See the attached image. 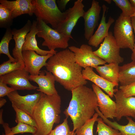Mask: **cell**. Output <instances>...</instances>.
<instances>
[{
	"instance_id": "obj_1",
	"label": "cell",
	"mask_w": 135,
	"mask_h": 135,
	"mask_svg": "<svg viewBox=\"0 0 135 135\" xmlns=\"http://www.w3.org/2000/svg\"><path fill=\"white\" fill-rule=\"evenodd\" d=\"M45 66L47 70L54 75L56 81L68 90L87 83L83 78L82 67L76 62L74 53L69 49L53 55Z\"/></svg>"
},
{
	"instance_id": "obj_2",
	"label": "cell",
	"mask_w": 135,
	"mask_h": 135,
	"mask_svg": "<svg viewBox=\"0 0 135 135\" xmlns=\"http://www.w3.org/2000/svg\"><path fill=\"white\" fill-rule=\"evenodd\" d=\"M71 91V99L64 113L72 120L75 131L92 118L98 104L96 94L90 88L82 85Z\"/></svg>"
},
{
	"instance_id": "obj_3",
	"label": "cell",
	"mask_w": 135,
	"mask_h": 135,
	"mask_svg": "<svg viewBox=\"0 0 135 135\" xmlns=\"http://www.w3.org/2000/svg\"><path fill=\"white\" fill-rule=\"evenodd\" d=\"M61 102L58 94L48 95L42 92L32 114L37 126L33 135H48L54 124L60 122Z\"/></svg>"
},
{
	"instance_id": "obj_4",
	"label": "cell",
	"mask_w": 135,
	"mask_h": 135,
	"mask_svg": "<svg viewBox=\"0 0 135 135\" xmlns=\"http://www.w3.org/2000/svg\"><path fill=\"white\" fill-rule=\"evenodd\" d=\"M34 7V14L37 18L50 24L56 30L59 24L65 18V12L59 9L56 0H32Z\"/></svg>"
},
{
	"instance_id": "obj_5",
	"label": "cell",
	"mask_w": 135,
	"mask_h": 135,
	"mask_svg": "<svg viewBox=\"0 0 135 135\" xmlns=\"http://www.w3.org/2000/svg\"><path fill=\"white\" fill-rule=\"evenodd\" d=\"M131 18L122 13L116 20L114 28V36L120 48L133 50L135 37Z\"/></svg>"
},
{
	"instance_id": "obj_6",
	"label": "cell",
	"mask_w": 135,
	"mask_h": 135,
	"mask_svg": "<svg viewBox=\"0 0 135 135\" xmlns=\"http://www.w3.org/2000/svg\"><path fill=\"white\" fill-rule=\"evenodd\" d=\"M36 20L39 31L36 35L44 39L42 46H47L49 50H55L57 48H67L70 38L69 37L50 28L41 20L37 18Z\"/></svg>"
},
{
	"instance_id": "obj_7",
	"label": "cell",
	"mask_w": 135,
	"mask_h": 135,
	"mask_svg": "<svg viewBox=\"0 0 135 135\" xmlns=\"http://www.w3.org/2000/svg\"><path fill=\"white\" fill-rule=\"evenodd\" d=\"M120 49L112 33L110 32L100 47L93 52L108 64L115 63L119 64L122 62L124 60L120 56Z\"/></svg>"
},
{
	"instance_id": "obj_8",
	"label": "cell",
	"mask_w": 135,
	"mask_h": 135,
	"mask_svg": "<svg viewBox=\"0 0 135 135\" xmlns=\"http://www.w3.org/2000/svg\"><path fill=\"white\" fill-rule=\"evenodd\" d=\"M82 2V0L75 1L73 6L65 12V18L59 24L56 30L58 32L73 39L72 32L78 20L82 17L85 12Z\"/></svg>"
},
{
	"instance_id": "obj_9",
	"label": "cell",
	"mask_w": 135,
	"mask_h": 135,
	"mask_svg": "<svg viewBox=\"0 0 135 135\" xmlns=\"http://www.w3.org/2000/svg\"><path fill=\"white\" fill-rule=\"evenodd\" d=\"M68 49L74 53L76 62L84 68L87 67L95 68L99 65H104L106 63L95 55L92 47L88 44H82L79 48L72 46Z\"/></svg>"
},
{
	"instance_id": "obj_10",
	"label": "cell",
	"mask_w": 135,
	"mask_h": 135,
	"mask_svg": "<svg viewBox=\"0 0 135 135\" xmlns=\"http://www.w3.org/2000/svg\"><path fill=\"white\" fill-rule=\"evenodd\" d=\"M29 74L24 68L0 76V78L15 90H30L38 89V87L30 82Z\"/></svg>"
},
{
	"instance_id": "obj_11",
	"label": "cell",
	"mask_w": 135,
	"mask_h": 135,
	"mask_svg": "<svg viewBox=\"0 0 135 135\" xmlns=\"http://www.w3.org/2000/svg\"><path fill=\"white\" fill-rule=\"evenodd\" d=\"M42 93L40 92L22 96L18 94L16 90H15L7 96L12 104L32 117L34 108L40 98Z\"/></svg>"
},
{
	"instance_id": "obj_12",
	"label": "cell",
	"mask_w": 135,
	"mask_h": 135,
	"mask_svg": "<svg viewBox=\"0 0 135 135\" xmlns=\"http://www.w3.org/2000/svg\"><path fill=\"white\" fill-rule=\"evenodd\" d=\"M116 104V118L118 121L124 116L135 119V96L126 97L123 92L117 89L114 94Z\"/></svg>"
},
{
	"instance_id": "obj_13",
	"label": "cell",
	"mask_w": 135,
	"mask_h": 135,
	"mask_svg": "<svg viewBox=\"0 0 135 135\" xmlns=\"http://www.w3.org/2000/svg\"><path fill=\"white\" fill-rule=\"evenodd\" d=\"M22 55L25 69L30 75L36 76L38 75L41 69L45 66L47 60L54 54L42 56L34 51L26 50L22 51Z\"/></svg>"
},
{
	"instance_id": "obj_14",
	"label": "cell",
	"mask_w": 135,
	"mask_h": 135,
	"mask_svg": "<svg viewBox=\"0 0 135 135\" xmlns=\"http://www.w3.org/2000/svg\"><path fill=\"white\" fill-rule=\"evenodd\" d=\"M101 8L98 2L93 0L91 6L85 11L82 16L84 20V36L88 40L94 34V30L98 24Z\"/></svg>"
},
{
	"instance_id": "obj_15",
	"label": "cell",
	"mask_w": 135,
	"mask_h": 135,
	"mask_svg": "<svg viewBox=\"0 0 135 135\" xmlns=\"http://www.w3.org/2000/svg\"><path fill=\"white\" fill-rule=\"evenodd\" d=\"M29 80L38 85L37 90L48 95L58 94L55 86V77L50 72L46 70L40 71L38 75H30Z\"/></svg>"
},
{
	"instance_id": "obj_16",
	"label": "cell",
	"mask_w": 135,
	"mask_h": 135,
	"mask_svg": "<svg viewBox=\"0 0 135 135\" xmlns=\"http://www.w3.org/2000/svg\"><path fill=\"white\" fill-rule=\"evenodd\" d=\"M92 87L97 96L98 106L101 113L107 118L113 119L116 118V102L94 84H92Z\"/></svg>"
},
{
	"instance_id": "obj_17",
	"label": "cell",
	"mask_w": 135,
	"mask_h": 135,
	"mask_svg": "<svg viewBox=\"0 0 135 135\" xmlns=\"http://www.w3.org/2000/svg\"><path fill=\"white\" fill-rule=\"evenodd\" d=\"M102 18L98 27L92 36L88 40L89 45L97 47L108 35V30L111 25L114 22V19L109 17L108 21L106 22V15L108 8L105 4L102 6Z\"/></svg>"
},
{
	"instance_id": "obj_18",
	"label": "cell",
	"mask_w": 135,
	"mask_h": 135,
	"mask_svg": "<svg viewBox=\"0 0 135 135\" xmlns=\"http://www.w3.org/2000/svg\"><path fill=\"white\" fill-rule=\"evenodd\" d=\"M32 1V0H0V3L1 4L10 11L14 19L24 14H28L30 16H32L34 14V7Z\"/></svg>"
},
{
	"instance_id": "obj_19",
	"label": "cell",
	"mask_w": 135,
	"mask_h": 135,
	"mask_svg": "<svg viewBox=\"0 0 135 135\" xmlns=\"http://www.w3.org/2000/svg\"><path fill=\"white\" fill-rule=\"evenodd\" d=\"M32 24L31 21L28 20L21 28L19 29L14 28L12 30L13 39L15 42V46L12 50L13 57L24 65L22 48L25 42L26 36L30 31Z\"/></svg>"
},
{
	"instance_id": "obj_20",
	"label": "cell",
	"mask_w": 135,
	"mask_h": 135,
	"mask_svg": "<svg viewBox=\"0 0 135 135\" xmlns=\"http://www.w3.org/2000/svg\"><path fill=\"white\" fill-rule=\"evenodd\" d=\"M83 78L89 80L102 88L106 92L111 98L113 97L114 93L117 89L114 87L118 86L104 79L96 73L93 70V68L87 67L82 70Z\"/></svg>"
},
{
	"instance_id": "obj_21",
	"label": "cell",
	"mask_w": 135,
	"mask_h": 135,
	"mask_svg": "<svg viewBox=\"0 0 135 135\" xmlns=\"http://www.w3.org/2000/svg\"><path fill=\"white\" fill-rule=\"evenodd\" d=\"M39 32L37 26V21L34 20L32 22L31 30L26 34L24 43L22 48V51L32 50L41 56H45L49 54H54L57 51L56 50H42L38 47L36 36Z\"/></svg>"
},
{
	"instance_id": "obj_22",
	"label": "cell",
	"mask_w": 135,
	"mask_h": 135,
	"mask_svg": "<svg viewBox=\"0 0 135 135\" xmlns=\"http://www.w3.org/2000/svg\"><path fill=\"white\" fill-rule=\"evenodd\" d=\"M95 69L100 76L111 82L118 85L120 66L115 63L98 66Z\"/></svg>"
},
{
	"instance_id": "obj_23",
	"label": "cell",
	"mask_w": 135,
	"mask_h": 135,
	"mask_svg": "<svg viewBox=\"0 0 135 135\" xmlns=\"http://www.w3.org/2000/svg\"><path fill=\"white\" fill-rule=\"evenodd\" d=\"M95 110L98 116L102 118L104 122L112 128L119 131L121 135H135V122L131 118L126 117L128 121V124L126 125H121L116 122H112L105 117L98 107L96 108Z\"/></svg>"
},
{
	"instance_id": "obj_24",
	"label": "cell",
	"mask_w": 135,
	"mask_h": 135,
	"mask_svg": "<svg viewBox=\"0 0 135 135\" xmlns=\"http://www.w3.org/2000/svg\"><path fill=\"white\" fill-rule=\"evenodd\" d=\"M119 82L121 86L135 82V62H131L120 66Z\"/></svg>"
},
{
	"instance_id": "obj_25",
	"label": "cell",
	"mask_w": 135,
	"mask_h": 135,
	"mask_svg": "<svg viewBox=\"0 0 135 135\" xmlns=\"http://www.w3.org/2000/svg\"><path fill=\"white\" fill-rule=\"evenodd\" d=\"M17 124L16 126L10 128L8 123H4L2 125L5 133L8 135L24 133H31L34 134L36 131V128L35 127L21 122Z\"/></svg>"
},
{
	"instance_id": "obj_26",
	"label": "cell",
	"mask_w": 135,
	"mask_h": 135,
	"mask_svg": "<svg viewBox=\"0 0 135 135\" xmlns=\"http://www.w3.org/2000/svg\"><path fill=\"white\" fill-rule=\"evenodd\" d=\"M13 36L12 30L10 28L6 29L0 43V54H6L9 58V60L12 62L14 63L18 61L10 55L8 48L9 43L12 39Z\"/></svg>"
},
{
	"instance_id": "obj_27",
	"label": "cell",
	"mask_w": 135,
	"mask_h": 135,
	"mask_svg": "<svg viewBox=\"0 0 135 135\" xmlns=\"http://www.w3.org/2000/svg\"><path fill=\"white\" fill-rule=\"evenodd\" d=\"M10 11L5 6L0 4V27L6 29L10 28L13 22Z\"/></svg>"
},
{
	"instance_id": "obj_28",
	"label": "cell",
	"mask_w": 135,
	"mask_h": 135,
	"mask_svg": "<svg viewBox=\"0 0 135 135\" xmlns=\"http://www.w3.org/2000/svg\"><path fill=\"white\" fill-rule=\"evenodd\" d=\"M98 115L94 114L90 119L87 120L81 127L75 131L76 135H93V130L95 122L97 121Z\"/></svg>"
},
{
	"instance_id": "obj_29",
	"label": "cell",
	"mask_w": 135,
	"mask_h": 135,
	"mask_svg": "<svg viewBox=\"0 0 135 135\" xmlns=\"http://www.w3.org/2000/svg\"><path fill=\"white\" fill-rule=\"evenodd\" d=\"M12 106L16 112L15 121L16 123L22 122L36 128V123L32 116L24 111L18 108L14 105L12 104Z\"/></svg>"
},
{
	"instance_id": "obj_30",
	"label": "cell",
	"mask_w": 135,
	"mask_h": 135,
	"mask_svg": "<svg viewBox=\"0 0 135 135\" xmlns=\"http://www.w3.org/2000/svg\"><path fill=\"white\" fill-rule=\"evenodd\" d=\"M24 68V65L20 62L13 63L9 60L0 64V76Z\"/></svg>"
},
{
	"instance_id": "obj_31",
	"label": "cell",
	"mask_w": 135,
	"mask_h": 135,
	"mask_svg": "<svg viewBox=\"0 0 135 135\" xmlns=\"http://www.w3.org/2000/svg\"><path fill=\"white\" fill-rule=\"evenodd\" d=\"M97 122L96 132L98 135H121L119 131L105 124L101 117L98 118Z\"/></svg>"
},
{
	"instance_id": "obj_32",
	"label": "cell",
	"mask_w": 135,
	"mask_h": 135,
	"mask_svg": "<svg viewBox=\"0 0 135 135\" xmlns=\"http://www.w3.org/2000/svg\"><path fill=\"white\" fill-rule=\"evenodd\" d=\"M68 118H65L62 124L57 125L48 135H76L75 131L70 130Z\"/></svg>"
},
{
	"instance_id": "obj_33",
	"label": "cell",
	"mask_w": 135,
	"mask_h": 135,
	"mask_svg": "<svg viewBox=\"0 0 135 135\" xmlns=\"http://www.w3.org/2000/svg\"><path fill=\"white\" fill-rule=\"evenodd\" d=\"M116 5L120 8L122 13L130 17L134 12V7L128 0H113Z\"/></svg>"
},
{
	"instance_id": "obj_34",
	"label": "cell",
	"mask_w": 135,
	"mask_h": 135,
	"mask_svg": "<svg viewBox=\"0 0 135 135\" xmlns=\"http://www.w3.org/2000/svg\"><path fill=\"white\" fill-rule=\"evenodd\" d=\"M119 88L123 92L125 97L135 96V82L128 85H120Z\"/></svg>"
},
{
	"instance_id": "obj_35",
	"label": "cell",
	"mask_w": 135,
	"mask_h": 135,
	"mask_svg": "<svg viewBox=\"0 0 135 135\" xmlns=\"http://www.w3.org/2000/svg\"><path fill=\"white\" fill-rule=\"evenodd\" d=\"M7 84L4 82L0 78V97L2 98L7 95L15 90L12 88L9 87Z\"/></svg>"
},
{
	"instance_id": "obj_36",
	"label": "cell",
	"mask_w": 135,
	"mask_h": 135,
	"mask_svg": "<svg viewBox=\"0 0 135 135\" xmlns=\"http://www.w3.org/2000/svg\"><path fill=\"white\" fill-rule=\"evenodd\" d=\"M131 19L135 37V17H131ZM132 51V52L131 56V59L132 61L135 62V38L134 47Z\"/></svg>"
},
{
	"instance_id": "obj_37",
	"label": "cell",
	"mask_w": 135,
	"mask_h": 135,
	"mask_svg": "<svg viewBox=\"0 0 135 135\" xmlns=\"http://www.w3.org/2000/svg\"><path fill=\"white\" fill-rule=\"evenodd\" d=\"M70 1V0H58L56 1V3L60 10H63L65 9L66 4Z\"/></svg>"
},
{
	"instance_id": "obj_38",
	"label": "cell",
	"mask_w": 135,
	"mask_h": 135,
	"mask_svg": "<svg viewBox=\"0 0 135 135\" xmlns=\"http://www.w3.org/2000/svg\"><path fill=\"white\" fill-rule=\"evenodd\" d=\"M6 99L2 98H0V108H1L4 106L6 103Z\"/></svg>"
},
{
	"instance_id": "obj_39",
	"label": "cell",
	"mask_w": 135,
	"mask_h": 135,
	"mask_svg": "<svg viewBox=\"0 0 135 135\" xmlns=\"http://www.w3.org/2000/svg\"><path fill=\"white\" fill-rule=\"evenodd\" d=\"M3 110L1 109L0 110V124L2 125L4 122L2 119V114L3 112Z\"/></svg>"
},
{
	"instance_id": "obj_40",
	"label": "cell",
	"mask_w": 135,
	"mask_h": 135,
	"mask_svg": "<svg viewBox=\"0 0 135 135\" xmlns=\"http://www.w3.org/2000/svg\"><path fill=\"white\" fill-rule=\"evenodd\" d=\"M129 1L132 5L135 8V0H130Z\"/></svg>"
},
{
	"instance_id": "obj_41",
	"label": "cell",
	"mask_w": 135,
	"mask_h": 135,
	"mask_svg": "<svg viewBox=\"0 0 135 135\" xmlns=\"http://www.w3.org/2000/svg\"><path fill=\"white\" fill-rule=\"evenodd\" d=\"M104 1L109 4H111L112 2V0H105Z\"/></svg>"
},
{
	"instance_id": "obj_42",
	"label": "cell",
	"mask_w": 135,
	"mask_h": 135,
	"mask_svg": "<svg viewBox=\"0 0 135 135\" xmlns=\"http://www.w3.org/2000/svg\"><path fill=\"white\" fill-rule=\"evenodd\" d=\"M132 17H135V8L134 7V12L133 14L131 16L130 18Z\"/></svg>"
},
{
	"instance_id": "obj_43",
	"label": "cell",
	"mask_w": 135,
	"mask_h": 135,
	"mask_svg": "<svg viewBox=\"0 0 135 135\" xmlns=\"http://www.w3.org/2000/svg\"><path fill=\"white\" fill-rule=\"evenodd\" d=\"M2 135H8L7 134L5 133V134H4L3 133L2 134Z\"/></svg>"
},
{
	"instance_id": "obj_44",
	"label": "cell",
	"mask_w": 135,
	"mask_h": 135,
	"mask_svg": "<svg viewBox=\"0 0 135 135\" xmlns=\"http://www.w3.org/2000/svg\"></svg>"
}]
</instances>
